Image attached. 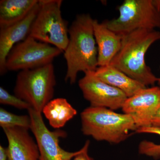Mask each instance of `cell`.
I'll list each match as a JSON object with an SVG mask.
<instances>
[{"instance_id":"obj_1","label":"cell","mask_w":160,"mask_h":160,"mask_svg":"<svg viewBox=\"0 0 160 160\" xmlns=\"http://www.w3.org/2000/svg\"><path fill=\"white\" fill-rule=\"evenodd\" d=\"M93 19L89 14L77 16L69 29V42L64 51L67 64L65 81L76 82L80 72L95 71L98 67Z\"/></svg>"},{"instance_id":"obj_2","label":"cell","mask_w":160,"mask_h":160,"mask_svg":"<svg viewBox=\"0 0 160 160\" xmlns=\"http://www.w3.org/2000/svg\"><path fill=\"white\" fill-rule=\"evenodd\" d=\"M122 36V46L110 65L145 86H153L158 78L146 64L147 50L160 40L155 29H138Z\"/></svg>"},{"instance_id":"obj_3","label":"cell","mask_w":160,"mask_h":160,"mask_svg":"<svg viewBox=\"0 0 160 160\" xmlns=\"http://www.w3.org/2000/svg\"><path fill=\"white\" fill-rule=\"evenodd\" d=\"M81 119L83 134L98 141L118 144L128 138L129 131L137 129L131 116L105 107L90 106L82 112Z\"/></svg>"},{"instance_id":"obj_4","label":"cell","mask_w":160,"mask_h":160,"mask_svg":"<svg viewBox=\"0 0 160 160\" xmlns=\"http://www.w3.org/2000/svg\"><path fill=\"white\" fill-rule=\"evenodd\" d=\"M56 84L52 63L36 68L21 70L18 73L13 92L32 109L42 112L52 99Z\"/></svg>"},{"instance_id":"obj_5","label":"cell","mask_w":160,"mask_h":160,"mask_svg":"<svg viewBox=\"0 0 160 160\" xmlns=\"http://www.w3.org/2000/svg\"><path fill=\"white\" fill-rule=\"evenodd\" d=\"M40 8L29 36L65 51L69 42L68 23L61 12V0H40Z\"/></svg>"},{"instance_id":"obj_6","label":"cell","mask_w":160,"mask_h":160,"mask_svg":"<svg viewBox=\"0 0 160 160\" xmlns=\"http://www.w3.org/2000/svg\"><path fill=\"white\" fill-rule=\"evenodd\" d=\"M117 18L105 22L107 27L123 35L138 29H160V13L153 0H125Z\"/></svg>"},{"instance_id":"obj_7","label":"cell","mask_w":160,"mask_h":160,"mask_svg":"<svg viewBox=\"0 0 160 160\" xmlns=\"http://www.w3.org/2000/svg\"><path fill=\"white\" fill-rule=\"evenodd\" d=\"M62 52L56 47L29 36L10 50L6 59V70L21 71L42 67L52 63Z\"/></svg>"},{"instance_id":"obj_8","label":"cell","mask_w":160,"mask_h":160,"mask_svg":"<svg viewBox=\"0 0 160 160\" xmlns=\"http://www.w3.org/2000/svg\"><path fill=\"white\" fill-rule=\"evenodd\" d=\"M31 120L30 130L34 135L40 153V160H71L79 154L82 149L71 152L66 151L60 146V139L66 138L67 134L63 130L51 131L43 121L42 112L32 108L28 110Z\"/></svg>"},{"instance_id":"obj_9","label":"cell","mask_w":160,"mask_h":160,"mask_svg":"<svg viewBox=\"0 0 160 160\" xmlns=\"http://www.w3.org/2000/svg\"><path fill=\"white\" fill-rule=\"evenodd\" d=\"M95 71H88L79 81L83 97L92 107H105L111 110L122 108L127 97L122 91L103 82Z\"/></svg>"},{"instance_id":"obj_10","label":"cell","mask_w":160,"mask_h":160,"mask_svg":"<svg viewBox=\"0 0 160 160\" xmlns=\"http://www.w3.org/2000/svg\"><path fill=\"white\" fill-rule=\"evenodd\" d=\"M160 106V87L154 86L145 88L127 98L122 109L132 118L138 129L152 126Z\"/></svg>"},{"instance_id":"obj_11","label":"cell","mask_w":160,"mask_h":160,"mask_svg":"<svg viewBox=\"0 0 160 160\" xmlns=\"http://www.w3.org/2000/svg\"><path fill=\"white\" fill-rule=\"evenodd\" d=\"M40 8V1L25 18L6 28L0 29V73L7 72L6 61L13 46L29 36L32 25Z\"/></svg>"},{"instance_id":"obj_12","label":"cell","mask_w":160,"mask_h":160,"mask_svg":"<svg viewBox=\"0 0 160 160\" xmlns=\"http://www.w3.org/2000/svg\"><path fill=\"white\" fill-rule=\"evenodd\" d=\"M3 129L8 142V160H40L37 144L29 130L18 127Z\"/></svg>"},{"instance_id":"obj_13","label":"cell","mask_w":160,"mask_h":160,"mask_svg":"<svg viewBox=\"0 0 160 160\" xmlns=\"http://www.w3.org/2000/svg\"><path fill=\"white\" fill-rule=\"evenodd\" d=\"M93 32L97 45L98 66L110 65L118 52L122 42V36L112 31L106 22L93 20Z\"/></svg>"},{"instance_id":"obj_14","label":"cell","mask_w":160,"mask_h":160,"mask_svg":"<svg viewBox=\"0 0 160 160\" xmlns=\"http://www.w3.org/2000/svg\"><path fill=\"white\" fill-rule=\"evenodd\" d=\"M94 72L100 79L122 91L127 98L134 95L146 88L145 85L110 65L98 67Z\"/></svg>"},{"instance_id":"obj_15","label":"cell","mask_w":160,"mask_h":160,"mask_svg":"<svg viewBox=\"0 0 160 160\" xmlns=\"http://www.w3.org/2000/svg\"><path fill=\"white\" fill-rule=\"evenodd\" d=\"M38 0H1L0 29L22 21L29 14Z\"/></svg>"},{"instance_id":"obj_16","label":"cell","mask_w":160,"mask_h":160,"mask_svg":"<svg viewBox=\"0 0 160 160\" xmlns=\"http://www.w3.org/2000/svg\"><path fill=\"white\" fill-rule=\"evenodd\" d=\"M42 112L54 129H59L77 114L66 99L57 98L50 101L44 107Z\"/></svg>"},{"instance_id":"obj_17","label":"cell","mask_w":160,"mask_h":160,"mask_svg":"<svg viewBox=\"0 0 160 160\" xmlns=\"http://www.w3.org/2000/svg\"><path fill=\"white\" fill-rule=\"evenodd\" d=\"M0 126L2 129L11 127H21L31 129V120L29 115H18L1 108Z\"/></svg>"},{"instance_id":"obj_18","label":"cell","mask_w":160,"mask_h":160,"mask_svg":"<svg viewBox=\"0 0 160 160\" xmlns=\"http://www.w3.org/2000/svg\"><path fill=\"white\" fill-rule=\"evenodd\" d=\"M136 132L138 133H152L160 136V127H143L137 129ZM139 152L141 154L152 157L155 159L160 158V145L149 141L141 142L139 146Z\"/></svg>"},{"instance_id":"obj_19","label":"cell","mask_w":160,"mask_h":160,"mask_svg":"<svg viewBox=\"0 0 160 160\" xmlns=\"http://www.w3.org/2000/svg\"><path fill=\"white\" fill-rule=\"evenodd\" d=\"M0 103L9 105L19 109L29 110L31 106L25 101L18 98L15 95L9 93L2 87H0Z\"/></svg>"},{"instance_id":"obj_20","label":"cell","mask_w":160,"mask_h":160,"mask_svg":"<svg viewBox=\"0 0 160 160\" xmlns=\"http://www.w3.org/2000/svg\"><path fill=\"white\" fill-rule=\"evenodd\" d=\"M89 143L90 142L89 140L86 141L85 145L83 146V148H82V152L76 156L71 160H94L92 158L89 156L88 154Z\"/></svg>"},{"instance_id":"obj_21","label":"cell","mask_w":160,"mask_h":160,"mask_svg":"<svg viewBox=\"0 0 160 160\" xmlns=\"http://www.w3.org/2000/svg\"><path fill=\"white\" fill-rule=\"evenodd\" d=\"M152 126L160 127V106L152 119Z\"/></svg>"},{"instance_id":"obj_22","label":"cell","mask_w":160,"mask_h":160,"mask_svg":"<svg viewBox=\"0 0 160 160\" xmlns=\"http://www.w3.org/2000/svg\"><path fill=\"white\" fill-rule=\"evenodd\" d=\"M0 160H8L7 149L2 145L0 146Z\"/></svg>"},{"instance_id":"obj_23","label":"cell","mask_w":160,"mask_h":160,"mask_svg":"<svg viewBox=\"0 0 160 160\" xmlns=\"http://www.w3.org/2000/svg\"><path fill=\"white\" fill-rule=\"evenodd\" d=\"M156 8L160 13V0H153Z\"/></svg>"},{"instance_id":"obj_24","label":"cell","mask_w":160,"mask_h":160,"mask_svg":"<svg viewBox=\"0 0 160 160\" xmlns=\"http://www.w3.org/2000/svg\"><path fill=\"white\" fill-rule=\"evenodd\" d=\"M158 84L159 86V87H160V78H159L158 79Z\"/></svg>"}]
</instances>
